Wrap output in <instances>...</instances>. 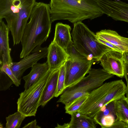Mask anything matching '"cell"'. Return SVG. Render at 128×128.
Masks as SVG:
<instances>
[{"label": "cell", "instance_id": "obj_17", "mask_svg": "<svg viewBox=\"0 0 128 128\" xmlns=\"http://www.w3.org/2000/svg\"><path fill=\"white\" fill-rule=\"evenodd\" d=\"M71 29L68 25L60 22L56 23L52 41L65 50L73 42L70 33Z\"/></svg>", "mask_w": 128, "mask_h": 128}, {"label": "cell", "instance_id": "obj_11", "mask_svg": "<svg viewBox=\"0 0 128 128\" xmlns=\"http://www.w3.org/2000/svg\"><path fill=\"white\" fill-rule=\"evenodd\" d=\"M104 14L115 20L128 23V3L121 0H98Z\"/></svg>", "mask_w": 128, "mask_h": 128}, {"label": "cell", "instance_id": "obj_29", "mask_svg": "<svg viewBox=\"0 0 128 128\" xmlns=\"http://www.w3.org/2000/svg\"><path fill=\"white\" fill-rule=\"evenodd\" d=\"M124 76L126 82L127 92L126 97L128 99V64H125V73Z\"/></svg>", "mask_w": 128, "mask_h": 128}, {"label": "cell", "instance_id": "obj_27", "mask_svg": "<svg viewBox=\"0 0 128 128\" xmlns=\"http://www.w3.org/2000/svg\"><path fill=\"white\" fill-rule=\"evenodd\" d=\"M97 40L99 42L110 47L113 50L123 53L119 48L112 44L98 37Z\"/></svg>", "mask_w": 128, "mask_h": 128}, {"label": "cell", "instance_id": "obj_24", "mask_svg": "<svg viewBox=\"0 0 128 128\" xmlns=\"http://www.w3.org/2000/svg\"><path fill=\"white\" fill-rule=\"evenodd\" d=\"M65 50L68 55V59L80 60L90 59L78 51L75 47L73 42L71 43Z\"/></svg>", "mask_w": 128, "mask_h": 128}, {"label": "cell", "instance_id": "obj_7", "mask_svg": "<svg viewBox=\"0 0 128 128\" xmlns=\"http://www.w3.org/2000/svg\"><path fill=\"white\" fill-rule=\"evenodd\" d=\"M53 71L49 69L28 88L19 94L17 102L18 111L26 117L36 116L42 91Z\"/></svg>", "mask_w": 128, "mask_h": 128}, {"label": "cell", "instance_id": "obj_2", "mask_svg": "<svg viewBox=\"0 0 128 128\" xmlns=\"http://www.w3.org/2000/svg\"><path fill=\"white\" fill-rule=\"evenodd\" d=\"M49 4L52 22L67 20L74 24L104 14L98 0H50Z\"/></svg>", "mask_w": 128, "mask_h": 128}, {"label": "cell", "instance_id": "obj_14", "mask_svg": "<svg viewBox=\"0 0 128 128\" xmlns=\"http://www.w3.org/2000/svg\"><path fill=\"white\" fill-rule=\"evenodd\" d=\"M116 100L106 104L93 117L96 124H99L101 128H110L116 120L115 108Z\"/></svg>", "mask_w": 128, "mask_h": 128}, {"label": "cell", "instance_id": "obj_18", "mask_svg": "<svg viewBox=\"0 0 128 128\" xmlns=\"http://www.w3.org/2000/svg\"><path fill=\"white\" fill-rule=\"evenodd\" d=\"M49 69L47 63L37 62L32 67L31 70L27 75L23 76V79L25 83V90L26 89L44 74Z\"/></svg>", "mask_w": 128, "mask_h": 128}, {"label": "cell", "instance_id": "obj_32", "mask_svg": "<svg viewBox=\"0 0 128 128\" xmlns=\"http://www.w3.org/2000/svg\"><path fill=\"white\" fill-rule=\"evenodd\" d=\"M114 0V1H119L120 0Z\"/></svg>", "mask_w": 128, "mask_h": 128}, {"label": "cell", "instance_id": "obj_31", "mask_svg": "<svg viewBox=\"0 0 128 128\" xmlns=\"http://www.w3.org/2000/svg\"><path fill=\"white\" fill-rule=\"evenodd\" d=\"M0 128H3V126L2 124H1V123L0 124Z\"/></svg>", "mask_w": 128, "mask_h": 128}, {"label": "cell", "instance_id": "obj_4", "mask_svg": "<svg viewBox=\"0 0 128 128\" xmlns=\"http://www.w3.org/2000/svg\"><path fill=\"white\" fill-rule=\"evenodd\" d=\"M127 90L122 80L106 82L89 93L77 112L93 118L106 104L125 95Z\"/></svg>", "mask_w": 128, "mask_h": 128}, {"label": "cell", "instance_id": "obj_12", "mask_svg": "<svg viewBox=\"0 0 128 128\" xmlns=\"http://www.w3.org/2000/svg\"><path fill=\"white\" fill-rule=\"evenodd\" d=\"M47 60L49 69H59L68 59V55L65 50L52 41L48 48Z\"/></svg>", "mask_w": 128, "mask_h": 128}, {"label": "cell", "instance_id": "obj_8", "mask_svg": "<svg viewBox=\"0 0 128 128\" xmlns=\"http://www.w3.org/2000/svg\"><path fill=\"white\" fill-rule=\"evenodd\" d=\"M95 60L68 59L64 64L66 76L65 86L66 88L80 81L87 74Z\"/></svg>", "mask_w": 128, "mask_h": 128}, {"label": "cell", "instance_id": "obj_9", "mask_svg": "<svg viewBox=\"0 0 128 128\" xmlns=\"http://www.w3.org/2000/svg\"><path fill=\"white\" fill-rule=\"evenodd\" d=\"M48 47L39 46L35 48L28 55L18 62H12L10 67L16 77L21 80L24 72L42 58L47 57Z\"/></svg>", "mask_w": 128, "mask_h": 128}, {"label": "cell", "instance_id": "obj_19", "mask_svg": "<svg viewBox=\"0 0 128 128\" xmlns=\"http://www.w3.org/2000/svg\"><path fill=\"white\" fill-rule=\"evenodd\" d=\"M70 122L67 128H95L96 123L93 118L77 112L71 115Z\"/></svg>", "mask_w": 128, "mask_h": 128}, {"label": "cell", "instance_id": "obj_33", "mask_svg": "<svg viewBox=\"0 0 128 128\" xmlns=\"http://www.w3.org/2000/svg\"><path fill=\"white\" fill-rule=\"evenodd\" d=\"M125 0L128 1V0Z\"/></svg>", "mask_w": 128, "mask_h": 128}, {"label": "cell", "instance_id": "obj_26", "mask_svg": "<svg viewBox=\"0 0 128 128\" xmlns=\"http://www.w3.org/2000/svg\"><path fill=\"white\" fill-rule=\"evenodd\" d=\"M110 128H128V124L120 120L115 121L110 126Z\"/></svg>", "mask_w": 128, "mask_h": 128}, {"label": "cell", "instance_id": "obj_21", "mask_svg": "<svg viewBox=\"0 0 128 128\" xmlns=\"http://www.w3.org/2000/svg\"><path fill=\"white\" fill-rule=\"evenodd\" d=\"M26 117L20 112L18 111L14 114L10 115L6 118V128H19L22 121Z\"/></svg>", "mask_w": 128, "mask_h": 128}, {"label": "cell", "instance_id": "obj_22", "mask_svg": "<svg viewBox=\"0 0 128 128\" xmlns=\"http://www.w3.org/2000/svg\"><path fill=\"white\" fill-rule=\"evenodd\" d=\"M88 94L84 95L74 100L65 108V112L70 115L77 112L86 100Z\"/></svg>", "mask_w": 128, "mask_h": 128}, {"label": "cell", "instance_id": "obj_23", "mask_svg": "<svg viewBox=\"0 0 128 128\" xmlns=\"http://www.w3.org/2000/svg\"><path fill=\"white\" fill-rule=\"evenodd\" d=\"M64 64L59 68L57 87L55 96L56 97L61 95L66 89L65 86L66 70Z\"/></svg>", "mask_w": 128, "mask_h": 128}, {"label": "cell", "instance_id": "obj_25", "mask_svg": "<svg viewBox=\"0 0 128 128\" xmlns=\"http://www.w3.org/2000/svg\"><path fill=\"white\" fill-rule=\"evenodd\" d=\"M0 71L6 73L12 81L13 84L17 86L20 84V81L15 76L10 67V65L7 64H4L0 66Z\"/></svg>", "mask_w": 128, "mask_h": 128}, {"label": "cell", "instance_id": "obj_16", "mask_svg": "<svg viewBox=\"0 0 128 128\" xmlns=\"http://www.w3.org/2000/svg\"><path fill=\"white\" fill-rule=\"evenodd\" d=\"M59 69L53 70L44 88L39 102V106L44 107L55 96L56 92Z\"/></svg>", "mask_w": 128, "mask_h": 128}, {"label": "cell", "instance_id": "obj_3", "mask_svg": "<svg viewBox=\"0 0 128 128\" xmlns=\"http://www.w3.org/2000/svg\"><path fill=\"white\" fill-rule=\"evenodd\" d=\"M36 2V0H0V20H6L14 46L21 42Z\"/></svg>", "mask_w": 128, "mask_h": 128}, {"label": "cell", "instance_id": "obj_30", "mask_svg": "<svg viewBox=\"0 0 128 128\" xmlns=\"http://www.w3.org/2000/svg\"><path fill=\"white\" fill-rule=\"evenodd\" d=\"M123 54L125 63L128 64V51L124 52Z\"/></svg>", "mask_w": 128, "mask_h": 128}, {"label": "cell", "instance_id": "obj_34", "mask_svg": "<svg viewBox=\"0 0 128 128\" xmlns=\"http://www.w3.org/2000/svg\"></svg>", "mask_w": 128, "mask_h": 128}, {"label": "cell", "instance_id": "obj_6", "mask_svg": "<svg viewBox=\"0 0 128 128\" xmlns=\"http://www.w3.org/2000/svg\"><path fill=\"white\" fill-rule=\"evenodd\" d=\"M87 76L78 82L66 88L57 102L64 104L66 108L74 100L84 95L88 94L92 91L102 86L106 80L114 76L103 68H91Z\"/></svg>", "mask_w": 128, "mask_h": 128}, {"label": "cell", "instance_id": "obj_10", "mask_svg": "<svg viewBox=\"0 0 128 128\" xmlns=\"http://www.w3.org/2000/svg\"><path fill=\"white\" fill-rule=\"evenodd\" d=\"M123 53L114 50L104 54L101 58L100 64L108 73L122 78L124 76L125 63Z\"/></svg>", "mask_w": 128, "mask_h": 128}, {"label": "cell", "instance_id": "obj_1", "mask_svg": "<svg viewBox=\"0 0 128 128\" xmlns=\"http://www.w3.org/2000/svg\"><path fill=\"white\" fill-rule=\"evenodd\" d=\"M50 14L49 4L36 2L21 39L20 58L28 55L46 41L51 31Z\"/></svg>", "mask_w": 128, "mask_h": 128}, {"label": "cell", "instance_id": "obj_5", "mask_svg": "<svg viewBox=\"0 0 128 128\" xmlns=\"http://www.w3.org/2000/svg\"><path fill=\"white\" fill-rule=\"evenodd\" d=\"M71 35L76 48L89 59L100 61L104 54L113 50L99 42L96 34L81 21L74 24Z\"/></svg>", "mask_w": 128, "mask_h": 128}, {"label": "cell", "instance_id": "obj_15", "mask_svg": "<svg viewBox=\"0 0 128 128\" xmlns=\"http://www.w3.org/2000/svg\"><path fill=\"white\" fill-rule=\"evenodd\" d=\"M96 34L97 37L117 47L123 53L128 51V38L121 36L116 32L105 29L96 32Z\"/></svg>", "mask_w": 128, "mask_h": 128}, {"label": "cell", "instance_id": "obj_20", "mask_svg": "<svg viewBox=\"0 0 128 128\" xmlns=\"http://www.w3.org/2000/svg\"><path fill=\"white\" fill-rule=\"evenodd\" d=\"M115 108L116 120L128 124V99L125 95L116 100Z\"/></svg>", "mask_w": 128, "mask_h": 128}, {"label": "cell", "instance_id": "obj_13", "mask_svg": "<svg viewBox=\"0 0 128 128\" xmlns=\"http://www.w3.org/2000/svg\"><path fill=\"white\" fill-rule=\"evenodd\" d=\"M10 30L7 24L0 20V64L10 65L12 62L9 44L8 34Z\"/></svg>", "mask_w": 128, "mask_h": 128}, {"label": "cell", "instance_id": "obj_28", "mask_svg": "<svg viewBox=\"0 0 128 128\" xmlns=\"http://www.w3.org/2000/svg\"><path fill=\"white\" fill-rule=\"evenodd\" d=\"M36 120H34L26 125L22 127L24 128H40L41 127L37 125Z\"/></svg>", "mask_w": 128, "mask_h": 128}]
</instances>
